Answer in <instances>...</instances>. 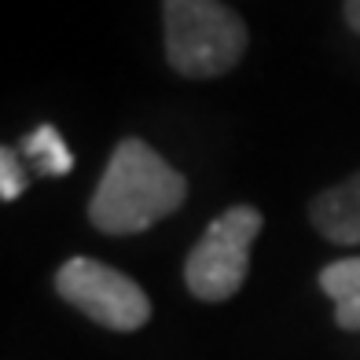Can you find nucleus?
Instances as JSON below:
<instances>
[{"label": "nucleus", "instance_id": "20e7f679", "mask_svg": "<svg viewBox=\"0 0 360 360\" xmlns=\"http://www.w3.org/2000/svg\"><path fill=\"white\" fill-rule=\"evenodd\" d=\"M56 290L63 294V302H70L89 320L110 331H136L151 320V302L143 287L92 257H70L56 272Z\"/></svg>", "mask_w": 360, "mask_h": 360}, {"label": "nucleus", "instance_id": "6e6552de", "mask_svg": "<svg viewBox=\"0 0 360 360\" xmlns=\"http://www.w3.org/2000/svg\"><path fill=\"white\" fill-rule=\"evenodd\" d=\"M19 158L22 155H15L11 147L0 151V199H4V202H15L26 191V173L19 166Z\"/></svg>", "mask_w": 360, "mask_h": 360}, {"label": "nucleus", "instance_id": "39448f33", "mask_svg": "<svg viewBox=\"0 0 360 360\" xmlns=\"http://www.w3.org/2000/svg\"><path fill=\"white\" fill-rule=\"evenodd\" d=\"M309 221L313 228L342 247H356L360 243V169L346 176L342 184L320 191L313 206H309Z\"/></svg>", "mask_w": 360, "mask_h": 360}, {"label": "nucleus", "instance_id": "f257e3e1", "mask_svg": "<svg viewBox=\"0 0 360 360\" xmlns=\"http://www.w3.org/2000/svg\"><path fill=\"white\" fill-rule=\"evenodd\" d=\"M184 199L188 180L151 143L129 136L114 147L100 184H96L89 221L107 236H136L158 224L162 217L176 214Z\"/></svg>", "mask_w": 360, "mask_h": 360}, {"label": "nucleus", "instance_id": "1a4fd4ad", "mask_svg": "<svg viewBox=\"0 0 360 360\" xmlns=\"http://www.w3.org/2000/svg\"><path fill=\"white\" fill-rule=\"evenodd\" d=\"M346 22H349V30L360 34V0H346Z\"/></svg>", "mask_w": 360, "mask_h": 360}, {"label": "nucleus", "instance_id": "f03ea898", "mask_svg": "<svg viewBox=\"0 0 360 360\" xmlns=\"http://www.w3.org/2000/svg\"><path fill=\"white\" fill-rule=\"evenodd\" d=\"M166 59L184 77H221L247 52V22L221 0H162Z\"/></svg>", "mask_w": 360, "mask_h": 360}, {"label": "nucleus", "instance_id": "0eeeda50", "mask_svg": "<svg viewBox=\"0 0 360 360\" xmlns=\"http://www.w3.org/2000/svg\"><path fill=\"white\" fill-rule=\"evenodd\" d=\"M19 155L26 162H34V169L44 173V176H63V173L74 169V155H70L67 140H63L59 129L48 125V122L37 125L34 133L19 143Z\"/></svg>", "mask_w": 360, "mask_h": 360}, {"label": "nucleus", "instance_id": "7ed1b4c3", "mask_svg": "<svg viewBox=\"0 0 360 360\" xmlns=\"http://www.w3.org/2000/svg\"><path fill=\"white\" fill-rule=\"evenodd\" d=\"M261 232V210L232 206L202 232L184 261V283L199 302H228L250 269V247Z\"/></svg>", "mask_w": 360, "mask_h": 360}, {"label": "nucleus", "instance_id": "423d86ee", "mask_svg": "<svg viewBox=\"0 0 360 360\" xmlns=\"http://www.w3.org/2000/svg\"><path fill=\"white\" fill-rule=\"evenodd\" d=\"M323 294L335 302V320L346 331H360V257L331 261L320 272Z\"/></svg>", "mask_w": 360, "mask_h": 360}]
</instances>
